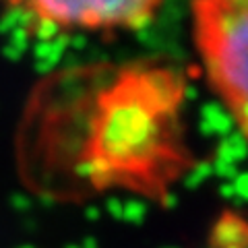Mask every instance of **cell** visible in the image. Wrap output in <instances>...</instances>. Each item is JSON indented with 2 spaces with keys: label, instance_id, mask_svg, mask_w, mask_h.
I'll list each match as a JSON object with an SVG mask.
<instances>
[{
  "label": "cell",
  "instance_id": "1",
  "mask_svg": "<svg viewBox=\"0 0 248 248\" xmlns=\"http://www.w3.org/2000/svg\"><path fill=\"white\" fill-rule=\"evenodd\" d=\"M192 11L207 79L246 135L248 0H192Z\"/></svg>",
  "mask_w": 248,
  "mask_h": 248
},
{
  "label": "cell",
  "instance_id": "2",
  "mask_svg": "<svg viewBox=\"0 0 248 248\" xmlns=\"http://www.w3.org/2000/svg\"><path fill=\"white\" fill-rule=\"evenodd\" d=\"M31 21L60 29H137L161 0H6Z\"/></svg>",
  "mask_w": 248,
  "mask_h": 248
},
{
  "label": "cell",
  "instance_id": "3",
  "mask_svg": "<svg viewBox=\"0 0 248 248\" xmlns=\"http://www.w3.org/2000/svg\"><path fill=\"white\" fill-rule=\"evenodd\" d=\"M211 248H246V223L234 213H226L211 232Z\"/></svg>",
  "mask_w": 248,
  "mask_h": 248
},
{
  "label": "cell",
  "instance_id": "4",
  "mask_svg": "<svg viewBox=\"0 0 248 248\" xmlns=\"http://www.w3.org/2000/svg\"><path fill=\"white\" fill-rule=\"evenodd\" d=\"M122 215L126 217V219H130V221H141L143 215H145V207L141 203H133V205L126 207V211H124Z\"/></svg>",
  "mask_w": 248,
  "mask_h": 248
},
{
  "label": "cell",
  "instance_id": "5",
  "mask_svg": "<svg viewBox=\"0 0 248 248\" xmlns=\"http://www.w3.org/2000/svg\"><path fill=\"white\" fill-rule=\"evenodd\" d=\"M110 213H112L114 217H122V207H120L118 203H114V201H112V203H110Z\"/></svg>",
  "mask_w": 248,
  "mask_h": 248
},
{
  "label": "cell",
  "instance_id": "6",
  "mask_svg": "<svg viewBox=\"0 0 248 248\" xmlns=\"http://www.w3.org/2000/svg\"><path fill=\"white\" fill-rule=\"evenodd\" d=\"M81 248H99V244L95 242V240H93V238H85L83 240V246Z\"/></svg>",
  "mask_w": 248,
  "mask_h": 248
},
{
  "label": "cell",
  "instance_id": "7",
  "mask_svg": "<svg viewBox=\"0 0 248 248\" xmlns=\"http://www.w3.org/2000/svg\"><path fill=\"white\" fill-rule=\"evenodd\" d=\"M89 219H97V209H89Z\"/></svg>",
  "mask_w": 248,
  "mask_h": 248
},
{
  "label": "cell",
  "instance_id": "8",
  "mask_svg": "<svg viewBox=\"0 0 248 248\" xmlns=\"http://www.w3.org/2000/svg\"><path fill=\"white\" fill-rule=\"evenodd\" d=\"M66 248H79V246H66Z\"/></svg>",
  "mask_w": 248,
  "mask_h": 248
},
{
  "label": "cell",
  "instance_id": "9",
  "mask_svg": "<svg viewBox=\"0 0 248 248\" xmlns=\"http://www.w3.org/2000/svg\"><path fill=\"white\" fill-rule=\"evenodd\" d=\"M21 248H33V246H21Z\"/></svg>",
  "mask_w": 248,
  "mask_h": 248
}]
</instances>
